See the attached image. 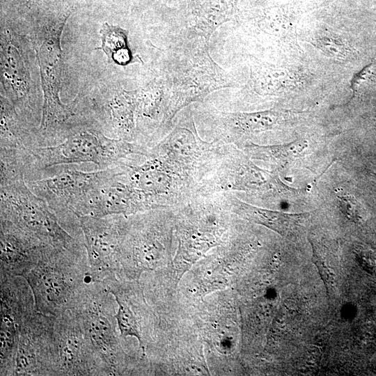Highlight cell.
Segmentation results:
<instances>
[{"label":"cell","instance_id":"6da1fadb","mask_svg":"<svg viewBox=\"0 0 376 376\" xmlns=\"http://www.w3.org/2000/svg\"><path fill=\"white\" fill-rule=\"evenodd\" d=\"M137 152L132 143L108 137L98 128L78 125L70 127L57 143L22 147L19 159L25 178L50 167L72 164L91 163L104 169Z\"/></svg>","mask_w":376,"mask_h":376},{"label":"cell","instance_id":"7a4b0ae2","mask_svg":"<svg viewBox=\"0 0 376 376\" xmlns=\"http://www.w3.org/2000/svg\"><path fill=\"white\" fill-rule=\"evenodd\" d=\"M82 260V256L51 246L23 276L38 312L57 318L77 305L92 282L88 263Z\"/></svg>","mask_w":376,"mask_h":376},{"label":"cell","instance_id":"3957f363","mask_svg":"<svg viewBox=\"0 0 376 376\" xmlns=\"http://www.w3.org/2000/svg\"><path fill=\"white\" fill-rule=\"evenodd\" d=\"M208 42L182 38L170 51L164 71L171 87V112L234 85L232 77L210 56Z\"/></svg>","mask_w":376,"mask_h":376},{"label":"cell","instance_id":"277c9868","mask_svg":"<svg viewBox=\"0 0 376 376\" xmlns=\"http://www.w3.org/2000/svg\"><path fill=\"white\" fill-rule=\"evenodd\" d=\"M1 219L13 223L48 244L83 256L84 243L64 229L47 203L31 191L24 176L1 182Z\"/></svg>","mask_w":376,"mask_h":376},{"label":"cell","instance_id":"5b68a950","mask_svg":"<svg viewBox=\"0 0 376 376\" xmlns=\"http://www.w3.org/2000/svg\"><path fill=\"white\" fill-rule=\"evenodd\" d=\"M69 15V13H63L47 26L37 50L43 91L38 146L53 145L60 141L61 127H65L67 121L75 113V104H65L60 99L63 72L61 38Z\"/></svg>","mask_w":376,"mask_h":376},{"label":"cell","instance_id":"8992f818","mask_svg":"<svg viewBox=\"0 0 376 376\" xmlns=\"http://www.w3.org/2000/svg\"><path fill=\"white\" fill-rule=\"evenodd\" d=\"M110 294L102 283L92 281L72 309L101 360L106 375H119L124 366V352L108 306Z\"/></svg>","mask_w":376,"mask_h":376},{"label":"cell","instance_id":"52a82bcc","mask_svg":"<svg viewBox=\"0 0 376 376\" xmlns=\"http://www.w3.org/2000/svg\"><path fill=\"white\" fill-rule=\"evenodd\" d=\"M108 171V168L89 172L66 168L52 176L26 182L58 219L77 220L78 216L85 215L91 194Z\"/></svg>","mask_w":376,"mask_h":376},{"label":"cell","instance_id":"ba28073f","mask_svg":"<svg viewBox=\"0 0 376 376\" xmlns=\"http://www.w3.org/2000/svg\"><path fill=\"white\" fill-rule=\"evenodd\" d=\"M93 282L116 276L121 267L124 224L120 215L77 217Z\"/></svg>","mask_w":376,"mask_h":376},{"label":"cell","instance_id":"9c48e42d","mask_svg":"<svg viewBox=\"0 0 376 376\" xmlns=\"http://www.w3.org/2000/svg\"><path fill=\"white\" fill-rule=\"evenodd\" d=\"M55 319L36 309L22 319L15 375H58Z\"/></svg>","mask_w":376,"mask_h":376},{"label":"cell","instance_id":"30bf717a","mask_svg":"<svg viewBox=\"0 0 376 376\" xmlns=\"http://www.w3.org/2000/svg\"><path fill=\"white\" fill-rule=\"evenodd\" d=\"M58 375H106L104 366L72 310L56 318Z\"/></svg>","mask_w":376,"mask_h":376},{"label":"cell","instance_id":"8fae6325","mask_svg":"<svg viewBox=\"0 0 376 376\" xmlns=\"http://www.w3.org/2000/svg\"><path fill=\"white\" fill-rule=\"evenodd\" d=\"M51 246L31 233L1 219V276L23 277Z\"/></svg>","mask_w":376,"mask_h":376},{"label":"cell","instance_id":"7c38bea8","mask_svg":"<svg viewBox=\"0 0 376 376\" xmlns=\"http://www.w3.org/2000/svg\"><path fill=\"white\" fill-rule=\"evenodd\" d=\"M138 93L120 88L107 102L108 121L116 139L127 141L134 138Z\"/></svg>","mask_w":376,"mask_h":376},{"label":"cell","instance_id":"4fadbf2b","mask_svg":"<svg viewBox=\"0 0 376 376\" xmlns=\"http://www.w3.org/2000/svg\"><path fill=\"white\" fill-rule=\"evenodd\" d=\"M26 311L4 299L1 302V375H14L19 323Z\"/></svg>","mask_w":376,"mask_h":376},{"label":"cell","instance_id":"5bb4252c","mask_svg":"<svg viewBox=\"0 0 376 376\" xmlns=\"http://www.w3.org/2000/svg\"><path fill=\"white\" fill-rule=\"evenodd\" d=\"M1 75L8 95L15 107L22 102L29 90V77L22 54L15 45L3 39L1 42Z\"/></svg>","mask_w":376,"mask_h":376},{"label":"cell","instance_id":"9a60e30c","mask_svg":"<svg viewBox=\"0 0 376 376\" xmlns=\"http://www.w3.org/2000/svg\"><path fill=\"white\" fill-rule=\"evenodd\" d=\"M242 210L245 217L256 223L262 224L288 238L299 235L305 228L309 213L289 214L269 211L242 204Z\"/></svg>","mask_w":376,"mask_h":376},{"label":"cell","instance_id":"2e32d148","mask_svg":"<svg viewBox=\"0 0 376 376\" xmlns=\"http://www.w3.org/2000/svg\"><path fill=\"white\" fill-rule=\"evenodd\" d=\"M251 84L260 95H277L290 88L294 77L283 68L254 61L251 65Z\"/></svg>","mask_w":376,"mask_h":376},{"label":"cell","instance_id":"e0dca14e","mask_svg":"<svg viewBox=\"0 0 376 376\" xmlns=\"http://www.w3.org/2000/svg\"><path fill=\"white\" fill-rule=\"evenodd\" d=\"M285 117L284 111L267 110L253 113H237L225 115L224 124L232 130L242 132H260L272 130Z\"/></svg>","mask_w":376,"mask_h":376},{"label":"cell","instance_id":"ac0fdd59","mask_svg":"<svg viewBox=\"0 0 376 376\" xmlns=\"http://www.w3.org/2000/svg\"><path fill=\"white\" fill-rule=\"evenodd\" d=\"M100 33L102 45L96 49L102 50L109 60H113L118 65L128 64L132 56L127 45V31L118 26L104 23Z\"/></svg>","mask_w":376,"mask_h":376},{"label":"cell","instance_id":"d6986e66","mask_svg":"<svg viewBox=\"0 0 376 376\" xmlns=\"http://www.w3.org/2000/svg\"><path fill=\"white\" fill-rule=\"evenodd\" d=\"M312 249V261L317 267L318 272L323 281L329 296L333 295L336 289V279L334 271L329 266L324 256V246L309 238Z\"/></svg>","mask_w":376,"mask_h":376},{"label":"cell","instance_id":"ffe728a7","mask_svg":"<svg viewBox=\"0 0 376 376\" xmlns=\"http://www.w3.org/2000/svg\"><path fill=\"white\" fill-rule=\"evenodd\" d=\"M336 198L339 209L347 219L356 223L366 220V209L353 196L339 191Z\"/></svg>","mask_w":376,"mask_h":376},{"label":"cell","instance_id":"44dd1931","mask_svg":"<svg viewBox=\"0 0 376 376\" xmlns=\"http://www.w3.org/2000/svg\"><path fill=\"white\" fill-rule=\"evenodd\" d=\"M316 47L327 56L335 58H345L350 53L347 46L339 38L322 35L315 38Z\"/></svg>","mask_w":376,"mask_h":376},{"label":"cell","instance_id":"7402d4cb","mask_svg":"<svg viewBox=\"0 0 376 376\" xmlns=\"http://www.w3.org/2000/svg\"><path fill=\"white\" fill-rule=\"evenodd\" d=\"M375 63H371L368 65L365 66L359 72L356 73L352 80L350 84V88L352 91V97L358 91L359 88L367 81V80L370 77L375 70Z\"/></svg>","mask_w":376,"mask_h":376},{"label":"cell","instance_id":"603a6c76","mask_svg":"<svg viewBox=\"0 0 376 376\" xmlns=\"http://www.w3.org/2000/svg\"><path fill=\"white\" fill-rule=\"evenodd\" d=\"M40 1H42V0H28L27 5L29 6H33V5L36 4Z\"/></svg>","mask_w":376,"mask_h":376}]
</instances>
